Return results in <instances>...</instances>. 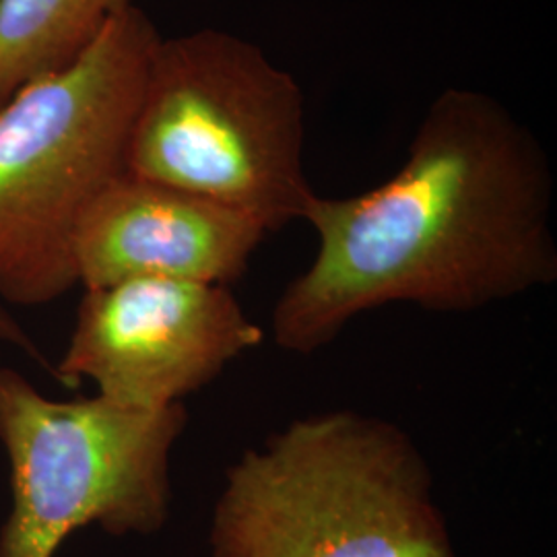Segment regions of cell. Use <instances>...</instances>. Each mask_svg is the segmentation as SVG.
Segmentation results:
<instances>
[{"mask_svg": "<svg viewBox=\"0 0 557 557\" xmlns=\"http://www.w3.org/2000/svg\"><path fill=\"white\" fill-rule=\"evenodd\" d=\"M554 190L547 151L502 101L442 91L393 178L308 205L317 255L278 296L275 343L310 356L380 306L473 312L554 285Z\"/></svg>", "mask_w": 557, "mask_h": 557, "instance_id": "1", "label": "cell"}, {"mask_svg": "<svg viewBox=\"0 0 557 557\" xmlns=\"http://www.w3.org/2000/svg\"><path fill=\"white\" fill-rule=\"evenodd\" d=\"M211 557H457L430 462L388 419L292 421L225 471Z\"/></svg>", "mask_w": 557, "mask_h": 557, "instance_id": "2", "label": "cell"}, {"mask_svg": "<svg viewBox=\"0 0 557 557\" xmlns=\"http://www.w3.org/2000/svg\"><path fill=\"white\" fill-rule=\"evenodd\" d=\"M161 36L137 4L66 69L0 106V298L46 306L77 281L75 236L126 174V147Z\"/></svg>", "mask_w": 557, "mask_h": 557, "instance_id": "3", "label": "cell"}, {"mask_svg": "<svg viewBox=\"0 0 557 557\" xmlns=\"http://www.w3.org/2000/svg\"><path fill=\"white\" fill-rule=\"evenodd\" d=\"M306 100L259 44L223 29L161 38L126 147V174L239 211L271 234L317 197Z\"/></svg>", "mask_w": 557, "mask_h": 557, "instance_id": "4", "label": "cell"}, {"mask_svg": "<svg viewBox=\"0 0 557 557\" xmlns=\"http://www.w3.org/2000/svg\"><path fill=\"white\" fill-rule=\"evenodd\" d=\"M184 405L133 409L108 398L44 395L0 366V444L11 510L0 557H54L75 531L156 535L172 510V455Z\"/></svg>", "mask_w": 557, "mask_h": 557, "instance_id": "5", "label": "cell"}, {"mask_svg": "<svg viewBox=\"0 0 557 557\" xmlns=\"http://www.w3.org/2000/svg\"><path fill=\"white\" fill-rule=\"evenodd\" d=\"M264 331L225 285L128 278L85 289L73 335L52 368L133 409H168L257 349Z\"/></svg>", "mask_w": 557, "mask_h": 557, "instance_id": "6", "label": "cell"}, {"mask_svg": "<svg viewBox=\"0 0 557 557\" xmlns=\"http://www.w3.org/2000/svg\"><path fill=\"white\" fill-rule=\"evenodd\" d=\"M269 232L220 202L122 174L81 221L77 281L85 289L128 278L236 283Z\"/></svg>", "mask_w": 557, "mask_h": 557, "instance_id": "7", "label": "cell"}, {"mask_svg": "<svg viewBox=\"0 0 557 557\" xmlns=\"http://www.w3.org/2000/svg\"><path fill=\"white\" fill-rule=\"evenodd\" d=\"M133 0H0V106L66 69Z\"/></svg>", "mask_w": 557, "mask_h": 557, "instance_id": "8", "label": "cell"}, {"mask_svg": "<svg viewBox=\"0 0 557 557\" xmlns=\"http://www.w3.org/2000/svg\"><path fill=\"white\" fill-rule=\"evenodd\" d=\"M0 345L15 347L27 358L36 359V361H40L41 366H46V359L41 356L36 341L29 337V333L2 306H0Z\"/></svg>", "mask_w": 557, "mask_h": 557, "instance_id": "9", "label": "cell"}]
</instances>
